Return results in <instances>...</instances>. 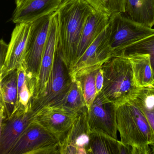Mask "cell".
Wrapping results in <instances>:
<instances>
[{
    "instance_id": "3957f363",
    "label": "cell",
    "mask_w": 154,
    "mask_h": 154,
    "mask_svg": "<svg viewBox=\"0 0 154 154\" xmlns=\"http://www.w3.org/2000/svg\"><path fill=\"white\" fill-rule=\"evenodd\" d=\"M117 127L123 144L132 147H148L153 132L143 112L133 100L118 106Z\"/></svg>"
},
{
    "instance_id": "8fae6325",
    "label": "cell",
    "mask_w": 154,
    "mask_h": 154,
    "mask_svg": "<svg viewBox=\"0 0 154 154\" xmlns=\"http://www.w3.org/2000/svg\"><path fill=\"white\" fill-rule=\"evenodd\" d=\"M91 133L88 122V108L86 106L79 112L74 122L60 142V154H88Z\"/></svg>"
},
{
    "instance_id": "5bb4252c",
    "label": "cell",
    "mask_w": 154,
    "mask_h": 154,
    "mask_svg": "<svg viewBox=\"0 0 154 154\" xmlns=\"http://www.w3.org/2000/svg\"><path fill=\"white\" fill-rule=\"evenodd\" d=\"M57 40V19L54 12L51 18L48 37L42 57L34 98L32 100L40 97L46 89L54 66Z\"/></svg>"
},
{
    "instance_id": "d6986e66",
    "label": "cell",
    "mask_w": 154,
    "mask_h": 154,
    "mask_svg": "<svg viewBox=\"0 0 154 154\" xmlns=\"http://www.w3.org/2000/svg\"><path fill=\"white\" fill-rule=\"evenodd\" d=\"M126 57L131 63L136 86L140 88L153 85L154 78L149 55L132 54Z\"/></svg>"
},
{
    "instance_id": "f1b7e54d",
    "label": "cell",
    "mask_w": 154,
    "mask_h": 154,
    "mask_svg": "<svg viewBox=\"0 0 154 154\" xmlns=\"http://www.w3.org/2000/svg\"><path fill=\"white\" fill-rule=\"evenodd\" d=\"M28 1L29 0H16V6L17 7H20Z\"/></svg>"
},
{
    "instance_id": "6da1fadb",
    "label": "cell",
    "mask_w": 154,
    "mask_h": 154,
    "mask_svg": "<svg viewBox=\"0 0 154 154\" xmlns=\"http://www.w3.org/2000/svg\"><path fill=\"white\" fill-rule=\"evenodd\" d=\"M94 10L85 0H63L55 12L57 22V50L69 70L76 62L83 29Z\"/></svg>"
},
{
    "instance_id": "f546056e",
    "label": "cell",
    "mask_w": 154,
    "mask_h": 154,
    "mask_svg": "<svg viewBox=\"0 0 154 154\" xmlns=\"http://www.w3.org/2000/svg\"><path fill=\"white\" fill-rule=\"evenodd\" d=\"M150 150H151V153L150 154H154V144H151L150 145Z\"/></svg>"
},
{
    "instance_id": "52a82bcc",
    "label": "cell",
    "mask_w": 154,
    "mask_h": 154,
    "mask_svg": "<svg viewBox=\"0 0 154 154\" xmlns=\"http://www.w3.org/2000/svg\"><path fill=\"white\" fill-rule=\"evenodd\" d=\"M54 13L37 20L31 25L23 63L26 66L27 74L37 79V81L48 37L51 18Z\"/></svg>"
},
{
    "instance_id": "d4e9b609",
    "label": "cell",
    "mask_w": 154,
    "mask_h": 154,
    "mask_svg": "<svg viewBox=\"0 0 154 154\" xmlns=\"http://www.w3.org/2000/svg\"><path fill=\"white\" fill-rule=\"evenodd\" d=\"M99 69L86 73L76 79L81 84L84 97L88 109L92 104L97 95L95 81L96 75Z\"/></svg>"
},
{
    "instance_id": "e0dca14e",
    "label": "cell",
    "mask_w": 154,
    "mask_h": 154,
    "mask_svg": "<svg viewBox=\"0 0 154 154\" xmlns=\"http://www.w3.org/2000/svg\"><path fill=\"white\" fill-rule=\"evenodd\" d=\"M124 8L123 14L133 21L154 26V0H124Z\"/></svg>"
},
{
    "instance_id": "277c9868",
    "label": "cell",
    "mask_w": 154,
    "mask_h": 154,
    "mask_svg": "<svg viewBox=\"0 0 154 154\" xmlns=\"http://www.w3.org/2000/svg\"><path fill=\"white\" fill-rule=\"evenodd\" d=\"M72 80L69 70L56 49L51 75L45 92L32 100L29 105L32 117L42 109L57 106L63 99Z\"/></svg>"
},
{
    "instance_id": "4316f807",
    "label": "cell",
    "mask_w": 154,
    "mask_h": 154,
    "mask_svg": "<svg viewBox=\"0 0 154 154\" xmlns=\"http://www.w3.org/2000/svg\"><path fill=\"white\" fill-rule=\"evenodd\" d=\"M9 44H7L3 39L0 41V48H1V67L4 64L6 60L8 49Z\"/></svg>"
},
{
    "instance_id": "44dd1931",
    "label": "cell",
    "mask_w": 154,
    "mask_h": 154,
    "mask_svg": "<svg viewBox=\"0 0 154 154\" xmlns=\"http://www.w3.org/2000/svg\"><path fill=\"white\" fill-rule=\"evenodd\" d=\"M17 106L25 108L29 107L34 98L37 84V79L27 74L26 66L23 63L17 69Z\"/></svg>"
},
{
    "instance_id": "ba28073f",
    "label": "cell",
    "mask_w": 154,
    "mask_h": 154,
    "mask_svg": "<svg viewBox=\"0 0 154 154\" xmlns=\"http://www.w3.org/2000/svg\"><path fill=\"white\" fill-rule=\"evenodd\" d=\"M109 24L70 68L69 73L72 80H76L86 73L101 68L103 64L112 57L109 43Z\"/></svg>"
},
{
    "instance_id": "ac0fdd59",
    "label": "cell",
    "mask_w": 154,
    "mask_h": 154,
    "mask_svg": "<svg viewBox=\"0 0 154 154\" xmlns=\"http://www.w3.org/2000/svg\"><path fill=\"white\" fill-rule=\"evenodd\" d=\"M17 70L1 79V108L6 119L10 118L17 109L18 100Z\"/></svg>"
},
{
    "instance_id": "7402d4cb",
    "label": "cell",
    "mask_w": 154,
    "mask_h": 154,
    "mask_svg": "<svg viewBox=\"0 0 154 154\" xmlns=\"http://www.w3.org/2000/svg\"><path fill=\"white\" fill-rule=\"evenodd\" d=\"M133 100L143 112L153 132L154 144V85L140 87Z\"/></svg>"
},
{
    "instance_id": "2e32d148",
    "label": "cell",
    "mask_w": 154,
    "mask_h": 154,
    "mask_svg": "<svg viewBox=\"0 0 154 154\" xmlns=\"http://www.w3.org/2000/svg\"><path fill=\"white\" fill-rule=\"evenodd\" d=\"M110 18L107 14L95 10L89 16L81 36L77 49L76 62L107 27L109 22Z\"/></svg>"
},
{
    "instance_id": "5b68a950",
    "label": "cell",
    "mask_w": 154,
    "mask_h": 154,
    "mask_svg": "<svg viewBox=\"0 0 154 154\" xmlns=\"http://www.w3.org/2000/svg\"><path fill=\"white\" fill-rule=\"evenodd\" d=\"M109 39L112 56L127 47L154 34V29L133 21L123 13L110 18Z\"/></svg>"
},
{
    "instance_id": "9c48e42d",
    "label": "cell",
    "mask_w": 154,
    "mask_h": 154,
    "mask_svg": "<svg viewBox=\"0 0 154 154\" xmlns=\"http://www.w3.org/2000/svg\"><path fill=\"white\" fill-rule=\"evenodd\" d=\"M79 113L61 106H53L38 112L32 117V120L45 129L60 143Z\"/></svg>"
},
{
    "instance_id": "4fadbf2b",
    "label": "cell",
    "mask_w": 154,
    "mask_h": 154,
    "mask_svg": "<svg viewBox=\"0 0 154 154\" xmlns=\"http://www.w3.org/2000/svg\"><path fill=\"white\" fill-rule=\"evenodd\" d=\"M32 23L16 24L9 43L6 60L1 67V79L17 69L23 63Z\"/></svg>"
},
{
    "instance_id": "7a4b0ae2",
    "label": "cell",
    "mask_w": 154,
    "mask_h": 154,
    "mask_svg": "<svg viewBox=\"0 0 154 154\" xmlns=\"http://www.w3.org/2000/svg\"><path fill=\"white\" fill-rule=\"evenodd\" d=\"M101 69L103 75L101 92L108 100L118 106L135 98L139 88L135 85L132 66L127 57H111Z\"/></svg>"
},
{
    "instance_id": "8992f818",
    "label": "cell",
    "mask_w": 154,
    "mask_h": 154,
    "mask_svg": "<svg viewBox=\"0 0 154 154\" xmlns=\"http://www.w3.org/2000/svg\"><path fill=\"white\" fill-rule=\"evenodd\" d=\"M59 144L45 129L31 120L9 154H60Z\"/></svg>"
},
{
    "instance_id": "83f0119b",
    "label": "cell",
    "mask_w": 154,
    "mask_h": 154,
    "mask_svg": "<svg viewBox=\"0 0 154 154\" xmlns=\"http://www.w3.org/2000/svg\"><path fill=\"white\" fill-rule=\"evenodd\" d=\"M96 87L97 94L101 92L103 83V72L101 67L98 70L96 76Z\"/></svg>"
},
{
    "instance_id": "30bf717a",
    "label": "cell",
    "mask_w": 154,
    "mask_h": 154,
    "mask_svg": "<svg viewBox=\"0 0 154 154\" xmlns=\"http://www.w3.org/2000/svg\"><path fill=\"white\" fill-rule=\"evenodd\" d=\"M118 106L108 100L101 92L88 109V122L91 131H100L117 139Z\"/></svg>"
},
{
    "instance_id": "ffe728a7",
    "label": "cell",
    "mask_w": 154,
    "mask_h": 154,
    "mask_svg": "<svg viewBox=\"0 0 154 154\" xmlns=\"http://www.w3.org/2000/svg\"><path fill=\"white\" fill-rule=\"evenodd\" d=\"M122 143L105 133L91 130L88 154H119Z\"/></svg>"
},
{
    "instance_id": "9a60e30c",
    "label": "cell",
    "mask_w": 154,
    "mask_h": 154,
    "mask_svg": "<svg viewBox=\"0 0 154 154\" xmlns=\"http://www.w3.org/2000/svg\"><path fill=\"white\" fill-rule=\"evenodd\" d=\"M63 0H29L17 7L11 17L14 24L32 23L37 20L54 13Z\"/></svg>"
},
{
    "instance_id": "603a6c76",
    "label": "cell",
    "mask_w": 154,
    "mask_h": 154,
    "mask_svg": "<svg viewBox=\"0 0 154 154\" xmlns=\"http://www.w3.org/2000/svg\"><path fill=\"white\" fill-rule=\"evenodd\" d=\"M57 106H61L76 112H81L87 106L78 80H72L67 93Z\"/></svg>"
},
{
    "instance_id": "cb8c5ba5",
    "label": "cell",
    "mask_w": 154,
    "mask_h": 154,
    "mask_svg": "<svg viewBox=\"0 0 154 154\" xmlns=\"http://www.w3.org/2000/svg\"><path fill=\"white\" fill-rule=\"evenodd\" d=\"M132 54L149 55L154 78L153 85H154V34L127 47L115 56H126Z\"/></svg>"
},
{
    "instance_id": "7c38bea8",
    "label": "cell",
    "mask_w": 154,
    "mask_h": 154,
    "mask_svg": "<svg viewBox=\"0 0 154 154\" xmlns=\"http://www.w3.org/2000/svg\"><path fill=\"white\" fill-rule=\"evenodd\" d=\"M27 108L18 106L10 118L1 122L0 154H9L16 141L32 120Z\"/></svg>"
},
{
    "instance_id": "484cf974",
    "label": "cell",
    "mask_w": 154,
    "mask_h": 154,
    "mask_svg": "<svg viewBox=\"0 0 154 154\" xmlns=\"http://www.w3.org/2000/svg\"><path fill=\"white\" fill-rule=\"evenodd\" d=\"M94 10L110 17L118 13H124V0H85Z\"/></svg>"
}]
</instances>
